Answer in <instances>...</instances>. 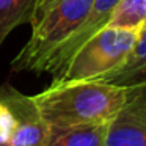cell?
Returning a JSON list of instances; mask_svg holds the SVG:
<instances>
[{
    "label": "cell",
    "mask_w": 146,
    "mask_h": 146,
    "mask_svg": "<svg viewBox=\"0 0 146 146\" xmlns=\"http://www.w3.org/2000/svg\"><path fill=\"white\" fill-rule=\"evenodd\" d=\"M93 0H38L32 16V36L11 68L16 72H44L50 55L85 22Z\"/></svg>",
    "instance_id": "7a4b0ae2"
},
{
    "label": "cell",
    "mask_w": 146,
    "mask_h": 146,
    "mask_svg": "<svg viewBox=\"0 0 146 146\" xmlns=\"http://www.w3.org/2000/svg\"><path fill=\"white\" fill-rule=\"evenodd\" d=\"M140 30L104 27L86 39L52 83L102 80L126 61Z\"/></svg>",
    "instance_id": "3957f363"
},
{
    "label": "cell",
    "mask_w": 146,
    "mask_h": 146,
    "mask_svg": "<svg viewBox=\"0 0 146 146\" xmlns=\"http://www.w3.org/2000/svg\"><path fill=\"white\" fill-rule=\"evenodd\" d=\"M50 129L110 123L127 102V88L101 80L52 83L33 96Z\"/></svg>",
    "instance_id": "6da1fadb"
},
{
    "label": "cell",
    "mask_w": 146,
    "mask_h": 146,
    "mask_svg": "<svg viewBox=\"0 0 146 146\" xmlns=\"http://www.w3.org/2000/svg\"><path fill=\"white\" fill-rule=\"evenodd\" d=\"M146 22V0H119L105 27L140 30Z\"/></svg>",
    "instance_id": "30bf717a"
},
{
    "label": "cell",
    "mask_w": 146,
    "mask_h": 146,
    "mask_svg": "<svg viewBox=\"0 0 146 146\" xmlns=\"http://www.w3.org/2000/svg\"><path fill=\"white\" fill-rule=\"evenodd\" d=\"M127 88V102L124 107L137 115H141L146 118V79L140 83Z\"/></svg>",
    "instance_id": "8fae6325"
},
{
    "label": "cell",
    "mask_w": 146,
    "mask_h": 146,
    "mask_svg": "<svg viewBox=\"0 0 146 146\" xmlns=\"http://www.w3.org/2000/svg\"><path fill=\"white\" fill-rule=\"evenodd\" d=\"M119 3V0H93V7L90 11L88 17L85 19V22L76 30L71 38H68L54 54L50 55V58L47 60L44 66V72H50L52 76H58L61 72L64 66L68 64V61L71 60L74 54L77 52V49L90 39L96 32H99L101 29H104L107 25L108 19H110L111 13H113L115 7Z\"/></svg>",
    "instance_id": "5b68a950"
},
{
    "label": "cell",
    "mask_w": 146,
    "mask_h": 146,
    "mask_svg": "<svg viewBox=\"0 0 146 146\" xmlns=\"http://www.w3.org/2000/svg\"><path fill=\"white\" fill-rule=\"evenodd\" d=\"M0 101L8 107L13 118L10 146H42L49 135V126L41 118L33 96H25L11 85L0 86Z\"/></svg>",
    "instance_id": "277c9868"
},
{
    "label": "cell",
    "mask_w": 146,
    "mask_h": 146,
    "mask_svg": "<svg viewBox=\"0 0 146 146\" xmlns=\"http://www.w3.org/2000/svg\"><path fill=\"white\" fill-rule=\"evenodd\" d=\"M38 0H0V46L21 24L32 21Z\"/></svg>",
    "instance_id": "9c48e42d"
},
{
    "label": "cell",
    "mask_w": 146,
    "mask_h": 146,
    "mask_svg": "<svg viewBox=\"0 0 146 146\" xmlns=\"http://www.w3.org/2000/svg\"><path fill=\"white\" fill-rule=\"evenodd\" d=\"M104 146H146V118L124 107L110 121Z\"/></svg>",
    "instance_id": "8992f818"
},
{
    "label": "cell",
    "mask_w": 146,
    "mask_h": 146,
    "mask_svg": "<svg viewBox=\"0 0 146 146\" xmlns=\"http://www.w3.org/2000/svg\"><path fill=\"white\" fill-rule=\"evenodd\" d=\"M110 123L50 129L42 146H104Z\"/></svg>",
    "instance_id": "ba28073f"
},
{
    "label": "cell",
    "mask_w": 146,
    "mask_h": 146,
    "mask_svg": "<svg viewBox=\"0 0 146 146\" xmlns=\"http://www.w3.org/2000/svg\"><path fill=\"white\" fill-rule=\"evenodd\" d=\"M0 146H10V143H5V141H0Z\"/></svg>",
    "instance_id": "7c38bea8"
},
{
    "label": "cell",
    "mask_w": 146,
    "mask_h": 146,
    "mask_svg": "<svg viewBox=\"0 0 146 146\" xmlns=\"http://www.w3.org/2000/svg\"><path fill=\"white\" fill-rule=\"evenodd\" d=\"M146 79V22L140 29L138 38L123 64L108 74L101 82L113 83L119 86H132Z\"/></svg>",
    "instance_id": "52a82bcc"
}]
</instances>
